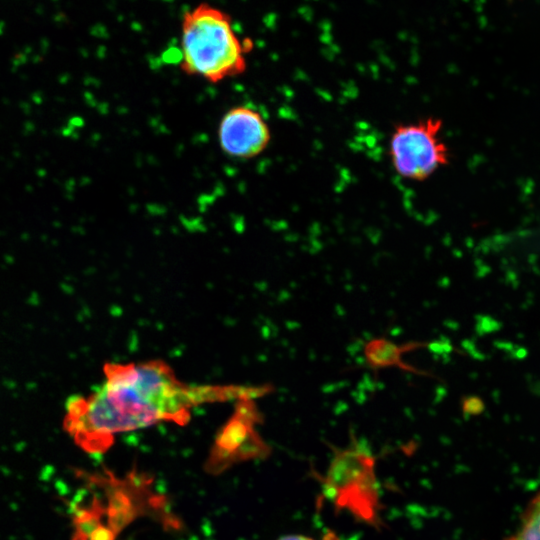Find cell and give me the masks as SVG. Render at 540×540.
I'll use <instances>...</instances> for the list:
<instances>
[{"mask_svg": "<svg viewBox=\"0 0 540 540\" xmlns=\"http://www.w3.org/2000/svg\"><path fill=\"white\" fill-rule=\"evenodd\" d=\"M104 381L88 396L66 403L65 430L89 453H103L116 434L161 422L186 424L193 408L256 399L271 386L189 384L162 360L106 363Z\"/></svg>", "mask_w": 540, "mask_h": 540, "instance_id": "1", "label": "cell"}, {"mask_svg": "<svg viewBox=\"0 0 540 540\" xmlns=\"http://www.w3.org/2000/svg\"><path fill=\"white\" fill-rule=\"evenodd\" d=\"M180 48L183 73L217 84L246 71L253 42L239 38L227 12L200 3L183 14Z\"/></svg>", "mask_w": 540, "mask_h": 540, "instance_id": "2", "label": "cell"}, {"mask_svg": "<svg viewBox=\"0 0 540 540\" xmlns=\"http://www.w3.org/2000/svg\"><path fill=\"white\" fill-rule=\"evenodd\" d=\"M334 451L322 479L327 497L338 510H347L355 518L377 527L380 503L375 458L355 445Z\"/></svg>", "mask_w": 540, "mask_h": 540, "instance_id": "3", "label": "cell"}, {"mask_svg": "<svg viewBox=\"0 0 540 540\" xmlns=\"http://www.w3.org/2000/svg\"><path fill=\"white\" fill-rule=\"evenodd\" d=\"M441 130L442 121L433 117L396 126L389 142L394 170L403 178L423 181L446 165L448 148Z\"/></svg>", "mask_w": 540, "mask_h": 540, "instance_id": "4", "label": "cell"}, {"mask_svg": "<svg viewBox=\"0 0 540 540\" xmlns=\"http://www.w3.org/2000/svg\"><path fill=\"white\" fill-rule=\"evenodd\" d=\"M260 415L254 399L237 401L230 419L217 434L206 462L209 473L218 474L233 464L264 457L269 446L256 430Z\"/></svg>", "mask_w": 540, "mask_h": 540, "instance_id": "5", "label": "cell"}, {"mask_svg": "<svg viewBox=\"0 0 540 540\" xmlns=\"http://www.w3.org/2000/svg\"><path fill=\"white\" fill-rule=\"evenodd\" d=\"M221 150L230 157L251 159L269 145L268 123L256 109L241 105L230 108L221 118L217 130Z\"/></svg>", "mask_w": 540, "mask_h": 540, "instance_id": "6", "label": "cell"}, {"mask_svg": "<svg viewBox=\"0 0 540 540\" xmlns=\"http://www.w3.org/2000/svg\"><path fill=\"white\" fill-rule=\"evenodd\" d=\"M428 345V342L420 341L396 344L384 337H375L368 340L363 347L364 361L368 368L375 373L382 369L396 367L402 371L421 376H431L430 373L406 363L403 359L404 354L426 346L428 347Z\"/></svg>", "mask_w": 540, "mask_h": 540, "instance_id": "7", "label": "cell"}, {"mask_svg": "<svg viewBox=\"0 0 540 540\" xmlns=\"http://www.w3.org/2000/svg\"><path fill=\"white\" fill-rule=\"evenodd\" d=\"M505 540H540V492L528 503L519 529Z\"/></svg>", "mask_w": 540, "mask_h": 540, "instance_id": "8", "label": "cell"}, {"mask_svg": "<svg viewBox=\"0 0 540 540\" xmlns=\"http://www.w3.org/2000/svg\"><path fill=\"white\" fill-rule=\"evenodd\" d=\"M279 540H314L310 537L303 536V535H287L281 537ZM323 540H337L336 536L333 534H329L326 537H324Z\"/></svg>", "mask_w": 540, "mask_h": 540, "instance_id": "9", "label": "cell"}]
</instances>
